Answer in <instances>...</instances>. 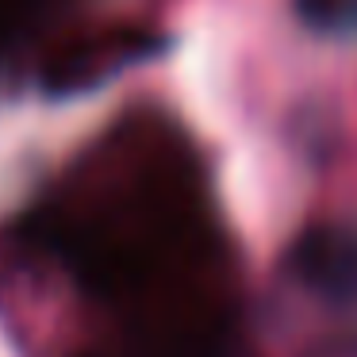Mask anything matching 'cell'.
Masks as SVG:
<instances>
[{
  "label": "cell",
  "instance_id": "obj_1",
  "mask_svg": "<svg viewBox=\"0 0 357 357\" xmlns=\"http://www.w3.org/2000/svg\"><path fill=\"white\" fill-rule=\"evenodd\" d=\"M296 265L323 292H334V296L357 292V242L346 238V234L315 231L296 250Z\"/></svg>",
  "mask_w": 357,
  "mask_h": 357
},
{
  "label": "cell",
  "instance_id": "obj_2",
  "mask_svg": "<svg viewBox=\"0 0 357 357\" xmlns=\"http://www.w3.org/2000/svg\"><path fill=\"white\" fill-rule=\"evenodd\" d=\"M296 16L315 31H342L357 24V0H296Z\"/></svg>",
  "mask_w": 357,
  "mask_h": 357
}]
</instances>
